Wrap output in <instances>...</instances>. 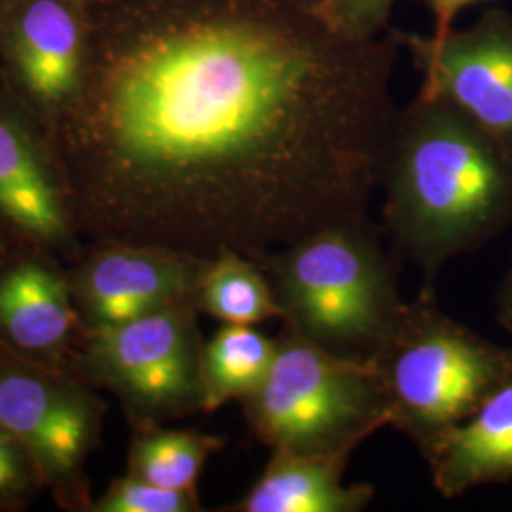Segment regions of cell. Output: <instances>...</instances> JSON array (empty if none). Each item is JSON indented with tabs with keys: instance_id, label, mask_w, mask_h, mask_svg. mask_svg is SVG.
<instances>
[{
	"instance_id": "8",
	"label": "cell",
	"mask_w": 512,
	"mask_h": 512,
	"mask_svg": "<svg viewBox=\"0 0 512 512\" xmlns=\"http://www.w3.org/2000/svg\"><path fill=\"white\" fill-rule=\"evenodd\" d=\"M207 258L137 243H95L69 277L84 334L194 300Z\"/></svg>"
},
{
	"instance_id": "12",
	"label": "cell",
	"mask_w": 512,
	"mask_h": 512,
	"mask_svg": "<svg viewBox=\"0 0 512 512\" xmlns=\"http://www.w3.org/2000/svg\"><path fill=\"white\" fill-rule=\"evenodd\" d=\"M0 219L37 251H65L74 230L63 186L44 164L29 137L0 118Z\"/></svg>"
},
{
	"instance_id": "1",
	"label": "cell",
	"mask_w": 512,
	"mask_h": 512,
	"mask_svg": "<svg viewBox=\"0 0 512 512\" xmlns=\"http://www.w3.org/2000/svg\"><path fill=\"white\" fill-rule=\"evenodd\" d=\"M105 177L74 198L95 243L260 260L366 215L374 105L308 55L238 27H200L126 55L99 90Z\"/></svg>"
},
{
	"instance_id": "15",
	"label": "cell",
	"mask_w": 512,
	"mask_h": 512,
	"mask_svg": "<svg viewBox=\"0 0 512 512\" xmlns=\"http://www.w3.org/2000/svg\"><path fill=\"white\" fill-rule=\"evenodd\" d=\"M274 357L275 338L251 325H220L203 344V414L253 395L268 376Z\"/></svg>"
},
{
	"instance_id": "13",
	"label": "cell",
	"mask_w": 512,
	"mask_h": 512,
	"mask_svg": "<svg viewBox=\"0 0 512 512\" xmlns=\"http://www.w3.org/2000/svg\"><path fill=\"white\" fill-rule=\"evenodd\" d=\"M348 454L272 450L251 490L228 512H359L372 503V484H344Z\"/></svg>"
},
{
	"instance_id": "20",
	"label": "cell",
	"mask_w": 512,
	"mask_h": 512,
	"mask_svg": "<svg viewBox=\"0 0 512 512\" xmlns=\"http://www.w3.org/2000/svg\"><path fill=\"white\" fill-rule=\"evenodd\" d=\"M497 319L499 325L512 336V266L497 293Z\"/></svg>"
},
{
	"instance_id": "2",
	"label": "cell",
	"mask_w": 512,
	"mask_h": 512,
	"mask_svg": "<svg viewBox=\"0 0 512 512\" xmlns=\"http://www.w3.org/2000/svg\"><path fill=\"white\" fill-rule=\"evenodd\" d=\"M385 228L431 287L440 268L512 220V152L439 97L427 99L391 152Z\"/></svg>"
},
{
	"instance_id": "6",
	"label": "cell",
	"mask_w": 512,
	"mask_h": 512,
	"mask_svg": "<svg viewBox=\"0 0 512 512\" xmlns=\"http://www.w3.org/2000/svg\"><path fill=\"white\" fill-rule=\"evenodd\" d=\"M194 300L84 334L80 372L109 389L135 429L202 412L205 340Z\"/></svg>"
},
{
	"instance_id": "23",
	"label": "cell",
	"mask_w": 512,
	"mask_h": 512,
	"mask_svg": "<svg viewBox=\"0 0 512 512\" xmlns=\"http://www.w3.org/2000/svg\"><path fill=\"white\" fill-rule=\"evenodd\" d=\"M387 0H348L349 8L359 14H370L384 6Z\"/></svg>"
},
{
	"instance_id": "5",
	"label": "cell",
	"mask_w": 512,
	"mask_h": 512,
	"mask_svg": "<svg viewBox=\"0 0 512 512\" xmlns=\"http://www.w3.org/2000/svg\"><path fill=\"white\" fill-rule=\"evenodd\" d=\"M243 404L256 439L296 454H348L389 427L384 391L370 361L321 348L281 325L268 376Z\"/></svg>"
},
{
	"instance_id": "19",
	"label": "cell",
	"mask_w": 512,
	"mask_h": 512,
	"mask_svg": "<svg viewBox=\"0 0 512 512\" xmlns=\"http://www.w3.org/2000/svg\"><path fill=\"white\" fill-rule=\"evenodd\" d=\"M44 490L37 463L29 452L0 427V511H18Z\"/></svg>"
},
{
	"instance_id": "17",
	"label": "cell",
	"mask_w": 512,
	"mask_h": 512,
	"mask_svg": "<svg viewBox=\"0 0 512 512\" xmlns=\"http://www.w3.org/2000/svg\"><path fill=\"white\" fill-rule=\"evenodd\" d=\"M222 448L224 439L202 431L167 429L164 425L135 429L128 475L169 490L198 492L205 463Z\"/></svg>"
},
{
	"instance_id": "16",
	"label": "cell",
	"mask_w": 512,
	"mask_h": 512,
	"mask_svg": "<svg viewBox=\"0 0 512 512\" xmlns=\"http://www.w3.org/2000/svg\"><path fill=\"white\" fill-rule=\"evenodd\" d=\"M198 310L220 325H262L281 319L272 283L255 258L220 251L203 264L196 287Z\"/></svg>"
},
{
	"instance_id": "3",
	"label": "cell",
	"mask_w": 512,
	"mask_h": 512,
	"mask_svg": "<svg viewBox=\"0 0 512 512\" xmlns=\"http://www.w3.org/2000/svg\"><path fill=\"white\" fill-rule=\"evenodd\" d=\"M258 264L281 325L342 357L370 361L403 310L395 266L366 215L323 226Z\"/></svg>"
},
{
	"instance_id": "11",
	"label": "cell",
	"mask_w": 512,
	"mask_h": 512,
	"mask_svg": "<svg viewBox=\"0 0 512 512\" xmlns=\"http://www.w3.org/2000/svg\"><path fill=\"white\" fill-rule=\"evenodd\" d=\"M421 456L444 499L511 482L512 372L469 418L444 431Z\"/></svg>"
},
{
	"instance_id": "22",
	"label": "cell",
	"mask_w": 512,
	"mask_h": 512,
	"mask_svg": "<svg viewBox=\"0 0 512 512\" xmlns=\"http://www.w3.org/2000/svg\"><path fill=\"white\" fill-rule=\"evenodd\" d=\"M10 238H18V234L4 222V220L0 219V268L4 266V264H8L12 258H16V253L12 251V243H10ZM21 241V239H19ZM23 243V241H21Z\"/></svg>"
},
{
	"instance_id": "4",
	"label": "cell",
	"mask_w": 512,
	"mask_h": 512,
	"mask_svg": "<svg viewBox=\"0 0 512 512\" xmlns=\"http://www.w3.org/2000/svg\"><path fill=\"white\" fill-rule=\"evenodd\" d=\"M389 427L425 452L469 418L512 372V346L484 340L440 310L433 287L406 302L384 344L372 355Z\"/></svg>"
},
{
	"instance_id": "14",
	"label": "cell",
	"mask_w": 512,
	"mask_h": 512,
	"mask_svg": "<svg viewBox=\"0 0 512 512\" xmlns=\"http://www.w3.org/2000/svg\"><path fill=\"white\" fill-rule=\"evenodd\" d=\"M18 65L29 92L44 103L69 99L78 88L80 35L73 14L55 0H37L21 18Z\"/></svg>"
},
{
	"instance_id": "7",
	"label": "cell",
	"mask_w": 512,
	"mask_h": 512,
	"mask_svg": "<svg viewBox=\"0 0 512 512\" xmlns=\"http://www.w3.org/2000/svg\"><path fill=\"white\" fill-rule=\"evenodd\" d=\"M105 406L65 368L0 344V427L37 463L63 505L84 501V465L99 444Z\"/></svg>"
},
{
	"instance_id": "21",
	"label": "cell",
	"mask_w": 512,
	"mask_h": 512,
	"mask_svg": "<svg viewBox=\"0 0 512 512\" xmlns=\"http://www.w3.org/2000/svg\"><path fill=\"white\" fill-rule=\"evenodd\" d=\"M429 2L435 8L440 23H446V21L452 19L454 14H458L461 8H465V6L473 4V2H478V0H429Z\"/></svg>"
},
{
	"instance_id": "9",
	"label": "cell",
	"mask_w": 512,
	"mask_h": 512,
	"mask_svg": "<svg viewBox=\"0 0 512 512\" xmlns=\"http://www.w3.org/2000/svg\"><path fill=\"white\" fill-rule=\"evenodd\" d=\"M429 95L461 110L512 152L511 19H488L437 50Z\"/></svg>"
},
{
	"instance_id": "18",
	"label": "cell",
	"mask_w": 512,
	"mask_h": 512,
	"mask_svg": "<svg viewBox=\"0 0 512 512\" xmlns=\"http://www.w3.org/2000/svg\"><path fill=\"white\" fill-rule=\"evenodd\" d=\"M90 505L88 511L93 512L203 511L198 492L169 490L133 475L116 478L109 490Z\"/></svg>"
},
{
	"instance_id": "10",
	"label": "cell",
	"mask_w": 512,
	"mask_h": 512,
	"mask_svg": "<svg viewBox=\"0 0 512 512\" xmlns=\"http://www.w3.org/2000/svg\"><path fill=\"white\" fill-rule=\"evenodd\" d=\"M84 334L69 277L37 256H16L0 268V344L59 366Z\"/></svg>"
}]
</instances>
